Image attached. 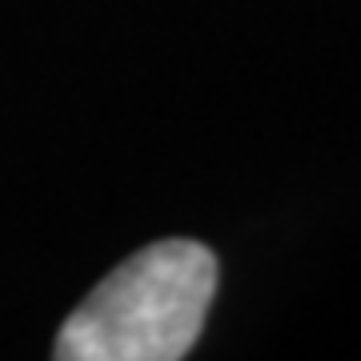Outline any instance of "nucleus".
Here are the masks:
<instances>
[{
  "label": "nucleus",
  "mask_w": 361,
  "mask_h": 361,
  "mask_svg": "<svg viewBox=\"0 0 361 361\" xmlns=\"http://www.w3.org/2000/svg\"><path fill=\"white\" fill-rule=\"evenodd\" d=\"M217 293L201 241H157L97 281L56 334L61 361H177L197 345Z\"/></svg>",
  "instance_id": "1"
}]
</instances>
